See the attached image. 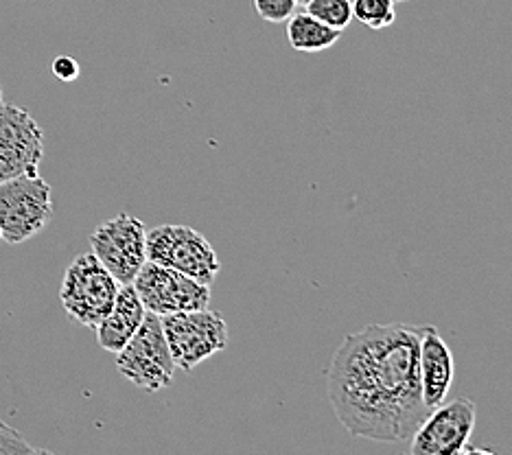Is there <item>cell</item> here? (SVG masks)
I'll use <instances>...</instances> for the list:
<instances>
[{"label": "cell", "instance_id": "obj_1", "mask_svg": "<svg viewBox=\"0 0 512 455\" xmlns=\"http://www.w3.org/2000/svg\"><path fill=\"white\" fill-rule=\"evenodd\" d=\"M425 326L368 324L348 333L327 368V392L353 438L407 442L432 412L423 401L418 346Z\"/></svg>", "mask_w": 512, "mask_h": 455}, {"label": "cell", "instance_id": "obj_2", "mask_svg": "<svg viewBox=\"0 0 512 455\" xmlns=\"http://www.w3.org/2000/svg\"><path fill=\"white\" fill-rule=\"evenodd\" d=\"M119 280L101 265L95 254H79L68 265L60 291L62 307L73 322L97 329V324L112 311Z\"/></svg>", "mask_w": 512, "mask_h": 455}, {"label": "cell", "instance_id": "obj_3", "mask_svg": "<svg viewBox=\"0 0 512 455\" xmlns=\"http://www.w3.org/2000/svg\"><path fill=\"white\" fill-rule=\"evenodd\" d=\"M116 368L138 390L160 392L169 388L178 366L162 331L160 315L147 311L141 329L116 353Z\"/></svg>", "mask_w": 512, "mask_h": 455}, {"label": "cell", "instance_id": "obj_4", "mask_svg": "<svg viewBox=\"0 0 512 455\" xmlns=\"http://www.w3.org/2000/svg\"><path fill=\"white\" fill-rule=\"evenodd\" d=\"M160 320L173 361L182 372H193L228 346L230 331L219 311H182L162 315Z\"/></svg>", "mask_w": 512, "mask_h": 455}, {"label": "cell", "instance_id": "obj_5", "mask_svg": "<svg viewBox=\"0 0 512 455\" xmlns=\"http://www.w3.org/2000/svg\"><path fill=\"white\" fill-rule=\"evenodd\" d=\"M53 215L51 184L40 175L0 182V239L20 245L36 237Z\"/></svg>", "mask_w": 512, "mask_h": 455}, {"label": "cell", "instance_id": "obj_6", "mask_svg": "<svg viewBox=\"0 0 512 455\" xmlns=\"http://www.w3.org/2000/svg\"><path fill=\"white\" fill-rule=\"evenodd\" d=\"M147 261L173 267L204 285H211L221 272L215 245L191 226H158L147 230Z\"/></svg>", "mask_w": 512, "mask_h": 455}, {"label": "cell", "instance_id": "obj_7", "mask_svg": "<svg viewBox=\"0 0 512 455\" xmlns=\"http://www.w3.org/2000/svg\"><path fill=\"white\" fill-rule=\"evenodd\" d=\"M90 248L119 285H132L147 263V228L138 217L121 213L95 228Z\"/></svg>", "mask_w": 512, "mask_h": 455}, {"label": "cell", "instance_id": "obj_8", "mask_svg": "<svg viewBox=\"0 0 512 455\" xmlns=\"http://www.w3.org/2000/svg\"><path fill=\"white\" fill-rule=\"evenodd\" d=\"M134 289L149 313L171 315L182 311L208 309L211 305V285L197 283L173 267L147 261L134 278Z\"/></svg>", "mask_w": 512, "mask_h": 455}, {"label": "cell", "instance_id": "obj_9", "mask_svg": "<svg viewBox=\"0 0 512 455\" xmlns=\"http://www.w3.org/2000/svg\"><path fill=\"white\" fill-rule=\"evenodd\" d=\"M44 156V132L20 105L0 103V182L36 175Z\"/></svg>", "mask_w": 512, "mask_h": 455}, {"label": "cell", "instance_id": "obj_10", "mask_svg": "<svg viewBox=\"0 0 512 455\" xmlns=\"http://www.w3.org/2000/svg\"><path fill=\"white\" fill-rule=\"evenodd\" d=\"M475 429V405L467 396L434 407L412 436V455H460Z\"/></svg>", "mask_w": 512, "mask_h": 455}, {"label": "cell", "instance_id": "obj_11", "mask_svg": "<svg viewBox=\"0 0 512 455\" xmlns=\"http://www.w3.org/2000/svg\"><path fill=\"white\" fill-rule=\"evenodd\" d=\"M418 372H421L423 401L429 410L447 401L456 375L453 353L449 344L442 340L436 326H425L418 346Z\"/></svg>", "mask_w": 512, "mask_h": 455}, {"label": "cell", "instance_id": "obj_12", "mask_svg": "<svg viewBox=\"0 0 512 455\" xmlns=\"http://www.w3.org/2000/svg\"><path fill=\"white\" fill-rule=\"evenodd\" d=\"M147 309L138 298L134 285H121L116 294L112 311L97 324V342L108 353H119V350L132 340L134 333L141 329Z\"/></svg>", "mask_w": 512, "mask_h": 455}, {"label": "cell", "instance_id": "obj_13", "mask_svg": "<svg viewBox=\"0 0 512 455\" xmlns=\"http://www.w3.org/2000/svg\"><path fill=\"white\" fill-rule=\"evenodd\" d=\"M342 38V31L324 25L307 11H300L287 20V40L292 49L300 53H320L335 46Z\"/></svg>", "mask_w": 512, "mask_h": 455}, {"label": "cell", "instance_id": "obj_14", "mask_svg": "<svg viewBox=\"0 0 512 455\" xmlns=\"http://www.w3.org/2000/svg\"><path fill=\"white\" fill-rule=\"evenodd\" d=\"M353 18L372 31H381L394 25L397 9L394 0H353Z\"/></svg>", "mask_w": 512, "mask_h": 455}, {"label": "cell", "instance_id": "obj_15", "mask_svg": "<svg viewBox=\"0 0 512 455\" xmlns=\"http://www.w3.org/2000/svg\"><path fill=\"white\" fill-rule=\"evenodd\" d=\"M305 11L337 31H344L355 20L353 0H309Z\"/></svg>", "mask_w": 512, "mask_h": 455}, {"label": "cell", "instance_id": "obj_16", "mask_svg": "<svg viewBox=\"0 0 512 455\" xmlns=\"http://www.w3.org/2000/svg\"><path fill=\"white\" fill-rule=\"evenodd\" d=\"M254 7L265 22H285L296 14V0H254Z\"/></svg>", "mask_w": 512, "mask_h": 455}, {"label": "cell", "instance_id": "obj_17", "mask_svg": "<svg viewBox=\"0 0 512 455\" xmlns=\"http://www.w3.org/2000/svg\"><path fill=\"white\" fill-rule=\"evenodd\" d=\"M22 453H44L25 440V436L14 427L0 420V455H22Z\"/></svg>", "mask_w": 512, "mask_h": 455}, {"label": "cell", "instance_id": "obj_18", "mask_svg": "<svg viewBox=\"0 0 512 455\" xmlns=\"http://www.w3.org/2000/svg\"><path fill=\"white\" fill-rule=\"evenodd\" d=\"M51 73L62 81H75L79 77V64H77V60H73V57L60 55L53 60Z\"/></svg>", "mask_w": 512, "mask_h": 455}, {"label": "cell", "instance_id": "obj_19", "mask_svg": "<svg viewBox=\"0 0 512 455\" xmlns=\"http://www.w3.org/2000/svg\"><path fill=\"white\" fill-rule=\"evenodd\" d=\"M296 3H298V5H302V7H305V5L309 3V0H296Z\"/></svg>", "mask_w": 512, "mask_h": 455}, {"label": "cell", "instance_id": "obj_20", "mask_svg": "<svg viewBox=\"0 0 512 455\" xmlns=\"http://www.w3.org/2000/svg\"><path fill=\"white\" fill-rule=\"evenodd\" d=\"M0 103H3V88H0Z\"/></svg>", "mask_w": 512, "mask_h": 455}, {"label": "cell", "instance_id": "obj_21", "mask_svg": "<svg viewBox=\"0 0 512 455\" xmlns=\"http://www.w3.org/2000/svg\"><path fill=\"white\" fill-rule=\"evenodd\" d=\"M394 3H407V0H394Z\"/></svg>", "mask_w": 512, "mask_h": 455}]
</instances>
